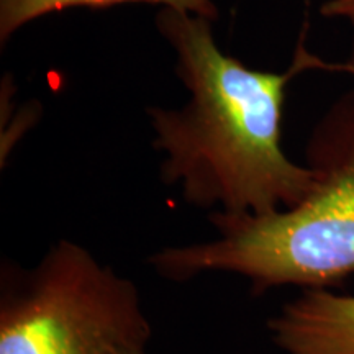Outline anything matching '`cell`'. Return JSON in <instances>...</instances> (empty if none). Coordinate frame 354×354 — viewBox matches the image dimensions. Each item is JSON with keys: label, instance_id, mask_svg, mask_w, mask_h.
<instances>
[{"label": "cell", "instance_id": "obj_1", "mask_svg": "<svg viewBox=\"0 0 354 354\" xmlns=\"http://www.w3.org/2000/svg\"><path fill=\"white\" fill-rule=\"evenodd\" d=\"M156 28L189 94L180 109L146 110L162 183L210 214L263 215L308 197L318 172L287 156L282 118L287 84L320 63L300 51L286 73L251 69L220 50L214 21L171 8L159 10Z\"/></svg>", "mask_w": 354, "mask_h": 354}, {"label": "cell", "instance_id": "obj_2", "mask_svg": "<svg viewBox=\"0 0 354 354\" xmlns=\"http://www.w3.org/2000/svg\"><path fill=\"white\" fill-rule=\"evenodd\" d=\"M308 153L318 184L297 205L263 215L215 212V238L161 248L149 266L174 282L233 274L254 295L284 286L330 289L354 277V94L326 115Z\"/></svg>", "mask_w": 354, "mask_h": 354}, {"label": "cell", "instance_id": "obj_3", "mask_svg": "<svg viewBox=\"0 0 354 354\" xmlns=\"http://www.w3.org/2000/svg\"><path fill=\"white\" fill-rule=\"evenodd\" d=\"M151 335L135 282L77 243L57 241L32 269L6 266L0 354H128Z\"/></svg>", "mask_w": 354, "mask_h": 354}, {"label": "cell", "instance_id": "obj_4", "mask_svg": "<svg viewBox=\"0 0 354 354\" xmlns=\"http://www.w3.org/2000/svg\"><path fill=\"white\" fill-rule=\"evenodd\" d=\"M281 354H354V295L305 289L269 318Z\"/></svg>", "mask_w": 354, "mask_h": 354}, {"label": "cell", "instance_id": "obj_5", "mask_svg": "<svg viewBox=\"0 0 354 354\" xmlns=\"http://www.w3.org/2000/svg\"><path fill=\"white\" fill-rule=\"evenodd\" d=\"M123 3H151L192 13L214 24L220 17L214 0H0V41H8L24 26L51 13L69 8H109Z\"/></svg>", "mask_w": 354, "mask_h": 354}, {"label": "cell", "instance_id": "obj_6", "mask_svg": "<svg viewBox=\"0 0 354 354\" xmlns=\"http://www.w3.org/2000/svg\"><path fill=\"white\" fill-rule=\"evenodd\" d=\"M320 13L326 19L342 20L353 30V53L349 64H354V0H326L320 8Z\"/></svg>", "mask_w": 354, "mask_h": 354}, {"label": "cell", "instance_id": "obj_7", "mask_svg": "<svg viewBox=\"0 0 354 354\" xmlns=\"http://www.w3.org/2000/svg\"><path fill=\"white\" fill-rule=\"evenodd\" d=\"M336 69L346 71V73L353 74V76H354V64H349V63H346V64H343V66H336Z\"/></svg>", "mask_w": 354, "mask_h": 354}, {"label": "cell", "instance_id": "obj_8", "mask_svg": "<svg viewBox=\"0 0 354 354\" xmlns=\"http://www.w3.org/2000/svg\"><path fill=\"white\" fill-rule=\"evenodd\" d=\"M128 354H146V351H136V353H128Z\"/></svg>", "mask_w": 354, "mask_h": 354}]
</instances>
